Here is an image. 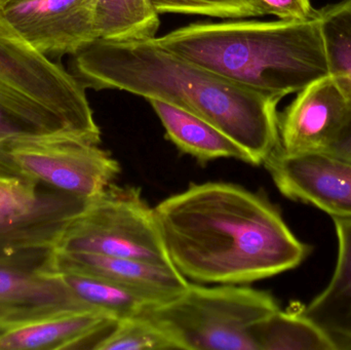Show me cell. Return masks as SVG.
Listing matches in <instances>:
<instances>
[{
  "mask_svg": "<svg viewBox=\"0 0 351 350\" xmlns=\"http://www.w3.org/2000/svg\"><path fill=\"white\" fill-rule=\"evenodd\" d=\"M280 116V146L286 154L324 153L351 119V79L329 73L297 92Z\"/></svg>",
  "mask_w": 351,
  "mask_h": 350,
  "instance_id": "30bf717a",
  "label": "cell"
},
{
  "mask_svg": "<svg viewBox=\"0 0 351 350\" xmlns=\"http://www.w3.org/2000/svg\"><path fill=\"white\" fill-rule=\"evenodd\" d=\"M59 273L82 303L114 320L144 316L149 308L160 305L147 296L106 279L82 273Z\"/></svg>",
  "mask_w": 351,
  "mask_h": 350,
  "instance_id": "d6986e66",
  "label": "cell"
},
{
  "mask_svg": "<svg viewBox=\"0 0 351 350\" xmlns=\"http://www.w3.org/2000/svg\"><path fill=\"white\" fill-rule=\"evenodd\" d=\"M90 199L41 182L0 184V260L56 249Z\"/></svg>",
  "mask_w": 351,
  "mask_h": 350,
  "instance_id": "52a82bcc",
  "label": "cell"
},
{
  "mask_svg": "<svg viewBox=\"0 0 351 350\" xmlns=\"http://www.w3.org/2000/svg\"><path fill=\"white\" fill-rule=\"evenodd\" d=\"M149 102L166 129L167 137L184 153L200 162L235 158L252 164L249 154L239 144L208 121L162 101Z\"/></svg>",
  "mask_w": 351,
  "mask_h": 350,
  "instance_id": "2e32d148",
  "label": "cell"
},
{
  "mask_svg": "<svg viewBox=\"0 0 351 350\" xmlns=\"http://www.w3.org/2000/svg\"><path fill=\"white\" fill-rule=\"evenodd\" d=\"M263 16H274L278 20L306 21L319 14L311 0H258Z\"/></svg>",
  "mask_w": 351,
  "mask_h": 350,
  "instance_id": "603a6c76",
  "label": "cell"
},
{
  "mask_svg": "<svg viewBox=\"0 0 351 350\" xmlns=\"http://www.w3.org/2000/svg\"><path fill=\"white\" fill-rule=\"evenodd\" d=\"M95 0H8L5 22L43 55H72L96 40Z\"/></svg>",
  "mask_w": 351,
  "mask_h": 350,
  "instance_id": "8fae6325",
  "label": "cell"
},
{
  "mask_svg": "<svg viewBox=\"0 0 351 350\" xmlns=\"http://www.w3.org/2000/svg\"><path fill=\"white\" fill-rule=\"evenodd\" d=\"M117 321L96 310L53 312L6 329L0 350L95 349Z\"/></svg>",
  "mask_w": 351,
  "mask_h": 350,
  "instance_id": "5bb4252c",
  "label": "cell"
},
{
  "mask_svg": "<svg viewBox=\"0 0 351 350\" xmlns=\"http://www.w3.org/2000/svg\"><path fill=\"white\" fill-rule=\"evenodd\" d=\"M160 14L152 0H95L96 39L140 40L156 37Z\"/></svg>",
  "mask_w": 351,
  "mask_h": 350,
  "instance_id": "ac0fdd59",
  "label": "cell"
},
{
  "mask_svg": "<svg viewBox=\"0 0 351 350\" xmlns=\"http://www.w3.org/2000/svg\"><path fill=\"white\" fill-rule=\"evenodd\" d=\"M55 249H40L0 260V334L38 316L93 310L53 271Z\"/></svg>",
  "mask_w": 351,
  "mask_h": 350,
  "instance_id": "9c48e42d",
  "label": "cell"
},
{
  "mask_svg": "<svg viewBox=\"0 0 351 350\" xmlns=\"http://www.w3.org/2000/svg\"><path fill=\"white\" fill-rule=\"evenodd\" d=\"M12 158L28 178L84 199L104 192L121 173L119 162L100 144L73 140L19 146Z\"/></svg>",
  "mask_w": 351,
  "mask_h": 350,
  "instance_id": "ba28073f",
  "label": "cell"
},
{
  "mask_svg": "<svg viewBox=\"0 0 351 350\" xmlns=\"http://www.w3.org/2000/svg\"><path fill=\"white\" fill-rule=\"evenodd\" d=\"M55 250L173 265L154 208L146 203L139 188L114 184L90 199Z\"/></svg>",
  "mask_w": 351,
  "mask_h": 350,
  "instance_id": "8992f818",
  "label": "cell"
},
{
  "mask_svg": "<svg viewBox=\"0 0 351 350\" xmlns=\"http://www.w3.org/2000/svg\"><path fill=\"white\" fill-rule=\"evenodd\" d=\"M96 350L182 349L164 327L146 316L117 321Z\"/></svg>",
  "mask_w": 351,
  "mask_h": 350,
  "instance_id": "ffe728a7",
  "label": "cell"
},
{
  "mask_svg": "<svg viewBox=\"0 0 351 350\" xmlns=\"http://www.w3.org/2000/svg\"><path fill=\"white\" fill-rule=\"evenodd\" d=\"M338 238L335 271L325 290L303 308L337 349H351V218L334 217Z\"/></svg>",
  "mask_w": 351,
  "mask_h": 350,
  "instance_id": "9a60e30c",
  "label": "cell"
},
{
  "mask_svg": "<svg viewBox=\"0 0 351 350\" xmlns=\"http://www.w3.org/2000/svg\"><path fill=\"white\" fill-rule=\"evenodd\" d=\"M324 153L351 162V119L339 137Z\"/></svg>",
  "mask_w": 351,
  "mask_h": 350,
  "instance_id": "cb8c5ba5",
  "label": "cell"
},
{
  "mask_svg": "<svg viewBox=\"0 0 351 350\" xmlns=\"http://www.w3.org/2000/svg\"><path fill=\"white\" fill-rule=\"evenodd\" d=\"M329 58L330 73L351 79V0L319 10Z\"/></svg>",
  "mask_w": 351,
  "mask_h": 350,
  "instance_id": "44dd1931",
  "label": "cell"
},
{
  "mask_svg": "<svg viewBox=\"0 0 351 350\" xmlns=\"http://www.w3.org/2000/svg\"><path fill=\"white\" fill-rule=\"evenodd\" d=\"M252 337L256 350H338L302 310H276L253 327Z\"/></svg>",
  "mask_w": 351,
  "mask_h": 350,
  "instance_id": "e0dca14e",
  "label": "cell"
},
{
  "mask_svg": "<svg viewBox=\"0 0 351 350\" xmlns=\"http://www.w3.org/2000/svg\"><path fill=\"white\" fill-rule=\"evenodd\" d=\"M86 90L0 14V184L38 182L16 166L12 151L19 146L63 140L101 144Z\"/></svg>",
  "mask_w": 351,
  "mask_h": 350,
  "instance_id": "277c9868",
  "label": "cell"
},
{
  "mask_svg": "<svg viewBox=\"0 0 351 350\" xmlns=\"http://www.w3.org/2000/svg\"><path fill=\"white\" fill-rule=\"evenodd\" d=\"M152 2L160 14H196L229 20L263 16L258 0H152Z\"/></svg>",
  "mask_w": 351,
  "mask_h": 350,
  "instance_id": "7402d4cb",
  "label": "cell"
},
{
  "mask_svg": "<svg viewBox=\"0 0 351 350\" xmlns=\"http://www.w3.org/2000/svg\"><path fill=\"white\" fill-rule=\"evenodd\" d=\"M72 74L86 88L119 90L197 115L260 166L280 146L282 99L229 82L162 47L156 37L96 39L74 53Z\"/></svg>",
  "mask_w": 351,
  "mask_h": 350,
  "instance_id": "7a4b0ae2",
  "label": "cell"
},
{
  "mask_svg": "<svg viewBox=\"0 0 351 350\" xmlns=\"http://www.w3.org/2000/svg\"><path fill=\"white\" fill-rule=\"evenodd\" d=\"M154 211L171 262L197 283H253L296 268L311 253L276 205L231 183L191 184Z\"/></svg>",
  "mask_w": 351,
  "mask_h": 350,
  "instance_id": "6da1fadb",
  "label": "cell"
},
{
  "mask_svg": "<svg viewBox=\"0 0 351 350\" xmlns=\"http://www.w3.org/2000/svg\"></svg>",
  "mask_w": 351,
  "mask_h": 350,
  "instance_id": "484cf974",
  "label": "cell"
},
{
  "mask_svg": "<svg viewBox=\"0 0 351 350\" xmlns=\"http://www.w3.org/2000/svg\"><path fill=\"white\" fill-rule=\"evenodd\" d=\"M53 269L58 273H82L106 279L147 296L158 304L174 299L189 285L173 265L92 253L55 250Z\"/></svg>",
  "mask_w": 351,
  "mask_h": 350,
  "instance_id": "4fadbf2b",
  "label": "cell"
},
{
  "mask_svg": "<svg viewBox=\"0 0 351 350\" xmlns=\"http://www.w3.org/2000/svg\"><path fill=\"white\" fill-rule=\"evenodd\" d=\"M156 40L229 82L280 99L330 73L319 10L306 21L194 23Z\"/></svg>",
  "mask_w": 351,
  "mask_h": 350,
  "instance_id": "3957f363",
  "label": "cell"
},
{
  "mask_svg": "<svg viewBox=\"0 0 351 350\" xmlns=\"http://www.w3.org/2000/svg\"><path fill=\"white\" fill-rule=\"evenodd\" d=\"M278 190L334 217L351 218V162L327 153L286 154L264 162Z\"/></svg>",
  "mask_w": 351,
  "mask_h": 350,
  "instance_id": "7c38bea8",
  "label": "cell"
},
{
  "mask_svg": "<svg viewBox=\"0 0 351 350\" xmlns=\"http://www.w3.org/2000/svg\"><path fill=\"white\" fill-rule=\"evenodd\" d=\"M280 310L264 291L237 285H192L144 316L164 327L186 350H256L252 329Z\"/></svg>",
  "mask_w": 351,
  "mask_h": 350,
  "instance_id": "5b68a950",
  "label": "cell"
},
{
  "mask_svg": "<svg viewBox=\"0 0 351 350\" xmlns=\"http://www.w3.org/2000/svg\"><path fill=\"white\" fill-rule=\"evenodd\" d=\"M6 1H8V0H0V8H1Z\"/></svg>",
  "mask_w": 351,
  "mask_h": 350,
  "instance_id": "d4e9b609",
  "label": "cell"
}]
</instances>
